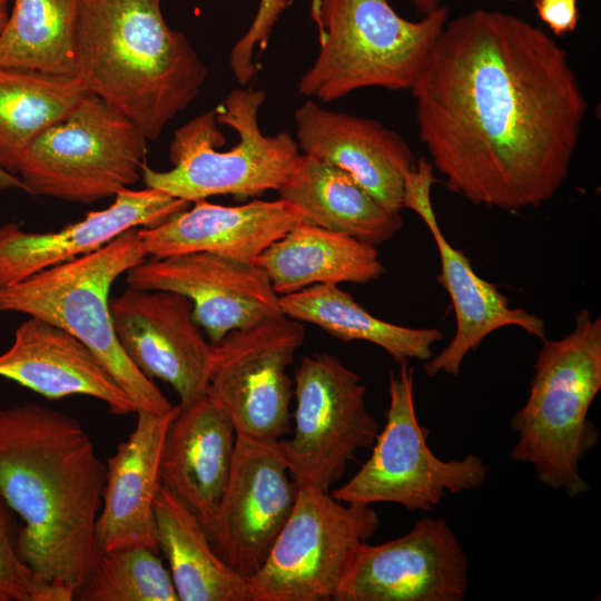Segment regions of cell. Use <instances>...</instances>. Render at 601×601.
Masks as SVG:
<instances>
[{"label":"cell","instance_id":"obj_34","mask_svg":"<svg viewBox=\"0 0 601 601\" xmlns=\"http://www.w3.org/2000/svg\"><path fill=\"white\" fill-rule=\"evenodd\" d=\"M17 188L27 193V188L20 177L10 174L0 167V189Z\"/></svg>","mask_w":601,"mask_h":601},{"label":"cell","instance_id":"obj_22","mask_svg":"<svg viewBox=\"0 0 601 601\" xmlns=\"http://www.w3.org/2000/svg\"><path fill=\"white\" fill-rule=\"evenodd\" d=\"M0 377L46 398L87 395L105 402L115 415L136 413L116 380L79 339L47 321L29 317L0 355Z\"/></svg>","mask_w":601,"mask_h":601},{"label":"cell","instance_id":"obj_30","mask_svg":"<svg viewBox=\"0 0 601 601\" xmlns=\"http://www.w3.org/2000/svg\"><path fill=\"white\" fill-rule=\"evenodd\" d=\"M157 553L138 545L101 552L75 600L179 601L170 572Z\"/></svg>","mask_w":601,"mask_h":601},{"label":"cell","instance_id":"obj_37","mask_svg":"<svg viewBox=\"0 0 601 601\" xmlns=\"http://www.w3.org/2000/svg\"><path fill=\"white\" fill-rule=\"evenodd\" d=\"M510 1H518V0H510Z\"/></svg>","mask_w":601,"mask_h":601},{"label":"cell","instance_id":"obj_7","mask_svg":"<svg viewBox=\"0 0 601 601\" xmlns=\"http://www.w3.org/2000/svg\"><path fill=\"white\" fill-rule=\"evenodd\" d=\"M319 49L298 90L323 102L367 87L411 89L449 20L440 6L418 21L387 0H316Z\"/></svg>","mask_w":601,"mask_h":601},{"label":"cell","instance_id":"obj_3","mask_svg":"<svg viewBox=\"0 0 601 601\" xmlns=\"http://www.w3.org/2000/svg\"><path fill=\"white\" fill-rule=\"evenodd\" d=\"M161 0H80L76 77L130 119L147 140L198 96L207 69L187 38L171 29Z\"/></svg>","mask_w":601,"mask_h":601},{"label":"cell","instance_id":"obj_26","mask_svg":"<svg viewBox=\"0 0 601 601\" xmlns=\"http://www.w3.org/2000/svg\"><path fill=\"white\" fill-rule=\"evenodd\" d=\"M154 513L179 601H248L247 580L215 552L195 513L162 484Z\"/></svg>","mask_w":601,"mask_h":601},{"label":"cell","instance_id":"obj_28","mask_svg":"<svg viewBox=\"0 0 601 601\" xmlns=\"http://www.w3.org/2000/svg\"><path fill=\"white\" fill-rule=\"evenodd\" d=\"M279 305L284 315L317 325L335 338L373 343L397 363L430 359L433 344L443 338L436 328L405 327L373 316L335 284H316L282 295Z\"/></svg>","mask_w":601,"mask_h":601},{"label":"cell","instance_id":"obj_13","mask_svg":"<svg viewBox=\"0 0 601 601\" xmlns=\"http://www.w3.org/2000/svg\"><path fill=\"white\" fill-rule=\"evenodd\" d=\"M298 492L278 441L236 434L227 485L204 529L215 552L250 578L266 560Z\"/></svg>","mask_w":601,"mask_h":601},{"label":"cell","instance_id":"obj_20","mask_svg":"<svg viewBox=\"0 0 601 601\" xmlns=\"http://www.w3.org/2000/svg\"><path fill=\"white\" fill-rule=\"evenodd\" d=\"M304 223H308L306 216L279 198L256 199L238 206L200 199L190 209L157 226L138 228V233L147 255L154 258L207 252L255 264L270 244Z\"/></svg>","mask_w":601,"mask_h":601},{"label":"cell","instance_id":"obj_11","mask_svg":"<svg viewBox=\"0 0 601 601\" xmlns=\"http://www.w3.org/2000/svg\"><path fill=\"white\" fill-rule=\"evenodd\" d=\"M295 427L278 440L299 487L328 492L361 449L373 445L378 424L366 406L358 374L327 353L305 356L295 373Z\"/></svg>","mask_w":601,"mask_h":601},{"label":"cell","instance_id":"obj_36","mask_svg":"<svg viewBox=\"0 0 601 601\" xmlns=\"http://www.w3.org/2000/svg\"><path fill=\"white\" fill-rule=\"evenodd\" d=\"M11 0H0V32L6 26L10 12Z\"/></svg>","mask_w":601,"mask_h":601},{"label":"cell","instance_id":"obj_4","mask_svg":"<svg viewBox=\"0 0 601 601\" xmlns=\"http://www.w3.org/2000/svg\"><path fill=\"white\" fill-rule=\"evenodd\" d=\"M541 341L528 400L511 418L518 433L511 460L575 497L589 491L580 462L599 439L588 413L601 390V319L582 308L568 335Z\"/></svg>","mask_w":601,"mask_h":601},{"label":"cell","instance_id":"obj_18","mask_svg":"<svg viewBox=\"0 0 601 601\" xmlns=\"http://www.w3.org/2000/svg\"><path fill=\"white\" fill-rule=\"evenodd\" d=\"M295 122L303 154L348 173L387 210L403 209L405 176L416 162L397 132L372 119L325 109L311 99L295 111Z\"/></svg>","mask_w":601,"mask_h":601},{"label":"cell","instance_id":"obj_8","mask_svg":"<svg viewBox=\"0 0 601 601\" xmlns=\"http://www.w3.org/2000/svg\"><path fill=\"white\" fill-rule=\"evenodd\" d=\"M146 142L130 119L87 92L67 118L35 139L18 175L28 194L91 204L140 179Z\"/></svg>","mask_w":601,"mask_h":601},{"label":"cell","instance_id":"obj_6","mask_svg":"<svg viewBox=\"0 0 601 601\" xmlns=\"http://www.w3.org/2000/svg\"><path fill=\"white\" fill-rule=\"evenodd\" d=\"M146 256L138 228H130L92 253L0 287V313H22L67 331L97 356L136 412L164 415L174 406L125 354L110 313L114 282Z\"/></svg>","mask_w":601,"mask_h":601},{"label":"cell","instance_id":"obj_29","mask_svg":"<svg viewBox=\"0 0 601 601\" xmlns=\"http://www.w3.org/2000/svg\"><path fill=\"white\" fill-rule=\"evenodd\" d=\"M80 0H13L0 32V66L76 77Z\"/></svg>","mask_w":601,"mask_h":601},{"label":"cell","instance_id":"obj_5","mask_svg":"<svg viewBox=\"0 0 601 601\" xmlns=\"http://www.w3.org/2000/svg\"><path fill=\"white\" fill-rule=\"evenodd\" d=\"M265 98L263 90L236 88L216 109L181 126L170 144L174 167L157 171L145 164L146 186L188 203L277 191L300 152L289 134L262 132L258 116Z\"/></svg>","mask_w":601,"mask_h":601},{"label":"cell","instance_id":"obj_16","mask_svg":"<svg viewBox=\"0 0 601 601\" xmlns=\"http://www.w3.org/2000/svg\"><path fill=\"white\" fill-rule=\"evenodd\" d=\"M435 181L431 161L420 159L405 176L402 206L418 215L433 237L441 263L437 280L447 292L456 318L452 339L437 355L425 361V374L459 375L466 354L494 331L516 326L543 339L545 324L525 309L512 308L494 284L474 272L469 257L450 244L432 206L431 189Z\"/></svg>","mask_w":601,"mask_h":601},{"label":"cell","instance_id":"obj_32","mask_svg":"<svg viewBox=\"0 0 601 601\" xmlns=\"http://www.w3.org/2000/svg\"><path fill=\"white\" fill-rule=\"evenodd\" d=\"M292 3L293 0H259L250 26L229 53V67L239 85L245 86L257 75L256 47L260 52L266 49L278 19Z\"/></svg>","mask_w":601,"mask_h":601},{"label":"cell","instance_id":"obj_14","mask_svg":"<svg viewBox=\"0 0 601 601\" xmlns=\"http://www.w3.org/2000/svg\"><path fill=\"white\" fill-rule=\"evenodd\" d=\"M467 559L444 519L423 518L404 535L364 542L335 601H462L469 587Z\"/></svg>","mask_w":601,"mask_h":601},{"label":"cell","instance_id":"obj_9","mask_svg":"<svg viewBox=\"0 0 601 601\" xmlns=\"http://www.w3.org/2000/svg\"><path fill=\"white\" fill-rule=\"evenodd\" d=\"M378 526L371 505L299 487L266 560L247 579L248 601L333 600L358 548Z\"/></svg>","mask_w":601,"mask_h":601},{"label":"cell","instance_id":"obj_33","mask_svg":"<svg viewBox=\"0 0 601 601\" xmlns=\"http://www.w3.org/2000/svg\"><path fill=\"white\" fill-rule=\"evenodd\" d=\"M541 20L555 33L574 30L579 21L577 0H536Z\"/></svg>","mask_w":601,"mask_h":601},{"label":"cell","instance_id":"obj_25","mask_svg":"<svg viewBox=\"0 0 601 601\" xmlns=\"http://www.w3.org/2000/svg\"><path fill=\"white\" fill-rule=\"evenodd\" d=\"M255 264L278 295L316 284H365L385 270L375 246L308 223L270 244Z\"/></svg>","mask_w":601,"mask_h":601},{"label":"cell","instance_id":"obj_35","mask_svg":"<svg viewBox=\"0 0 601 601\" xmlns=\"http://www.w3.org/2000/svg\"><path fill=\"white\" fill-rule=\"evenodd\" d=\"M422 13L427 14L441 6V0H410Z\"/></svg>","mask_w":601,"mask_h":601},{"label":"cell","instance_id":"obj_15","mask_svg":"<svg viewBox=\"0 0 601 601\" xmlns=\"http://www.w3.org/2000/svg\"><path fill=\"white\" fill-rule=\"evenodd\" d=\"M110 313L125 354L147 377L168 383L180 406L207 395L215 345L197 328L187 297L129 286L110 300Z\"/></svg>","mask_w":601,"mask_h":601},{"label":"cell","instance_id":"obj_17","mask_svg":"<svg viewBox=\"0 0 601 601\" xmlns=\"http://www.w3.org/2000/svg\"><path fill=\"white\" fill-rule=\"evenodd\" d=\"M126 280L135 288L187 297L195 323L214 345L234 331L283 314L279 296L259 266L207 252L144 260L127 272Z\"/></svg>","mask_w":601,"mask_h":601},{"label":"cell","instance_id":"obj_12","mask_svg":"<svg viewBox=\"0 0 601 601\" xmlns=\"http://www.w3.org/2000/svg\"><path fill=\"white\" fill-rule=\"evenodd\" d=\"M304 338L300 322L279 314L215 345L207 395L229 415L236 434L278 441L289 432L294 390L287 367Z\"/></svg>","mask_w":601,"mask_h":601},{"label":"cell","instance_id":"obj_31","mask_svg":"<svg viewBox=\"0 0 601 601\" xmlns=\"http://www.w3.org/2000/svg\"><path fill=\"white\" fill-rule=\"evenodd\" d=\"M20 528L12 510L0 494V601H50L17 552Z\"/></svg>","mask_w":601,"mask_h":601},{"label":"cell","instance_id":"obj_1","mask_svg":"<svg viewBox=\"0 0 601 601\" xmlns=\"http://www.w3.org/2000/svg\"><path fill=\"white\" fill-rule=\"evenodd\" d=\"M411 92L433 168L470 203L516 213L568 178L588 104L541 28L487 9L447 20Z\"/></svg>","mask_w":601,"mask_h":601},{"label":"cell","instance_id":"obj_27","mask_svg":"<svg viewBox=\"0 0 601 601\" xmlns=\"http://www.w3.org/2000/svg\"><path fill=\"white\" fill-rule=\"evenodd\" d=\"M87 92L77 77L0 66V167L18 175L35 139L67 118Z\"/></svg>","mask_w":601,"mask_h":601},{"label":"cell","instance_id":"obj_2","mask_svg":"<svg viewBox=\"0 0 601 601\" xmlns=\"http://www.w3.org/2000/svg\"><path fill=\"white\" fill-rule=\"evenodd\" d=\"M107 467L79 421L21 404L0 408V494L22 521L17 552L50 601H71L97 566Z\"/></svg>","mask_w":601,"mask_h":601},{"label":"cell","instance_id":"obj_19","mask_svg":"<svg viewBox=\"0 0 601 601\" xmlns=\"http://www.w3.org/2000/svg\"><path fill=\"white\" fill-rule=\"evenodd\" d=\"M189 203L149 188L119 191L114 203L58 231L27 233L17 224L0 226V287L92 253L130 228L154 227L187 209Z\"/></svg>","mask_w":601,"mask_h":601},{"label":"cell","instance_id":"obj_23","mask_svg":"<svg viewBox=\"0 0 601 601\" xmlns=\"http://www.w3.org/2000/svg\"><path fill=\"white\" fill-rule=\"evenodd\" d=\"M236 441L233 421L209 395L180 406L166 432L160 482L205 529L227 485Z\"/></svg>","mask_w":601,"mask_h":601},{"label":"cell","instance_id":"obj_24","mask_svg":"<svg viewBox=\"0 0 601 601\" xmlns=\"http://www.w3.org/2000/svg\"><path fill=\"white\" fill-rule=\"evenodd\" d=\"M278 198L296 206L308 223L377 246L401 230L400 213L377 203L345 170L300 154Z\"/></svg>","mask_w":601,"mask_h":601},{"label":"cell","instance_id":"obj_21","mask_svg":"<svg viewBox=\"0 0 601 601\" xmlns=\"http://www.w3.org/2000/svg\"><path fill=\"white\" fill-rule=\"evenodd\" d=\"M179 405L164 415L137 411L128 439L107 461L102 505L96 523L101 552L146 546L159 551L154 504L160 482V459L166 432Z\"/></svg>","mask_w":601,"mask_h":601},{"label":"cell","instance_id":"obj_10","mask_svg":"<svg viewBox=\"0 0 601 601\" xmlns=\"http://www.w3.org/2000/svg\"><path fill=\"white\" fill-rule=\"evenodd\" d=\"M386 422L377 433L372 454L357 473L333 490L344 503L387 502L408 511H431L450 492L480 487L487 477L483 460L467 454L444 461L427 444L428 430L417 420L413 395V368L408 361L391 371Z\"/></svg>","mask_w":601,"mask_h":601}]
</instances>
